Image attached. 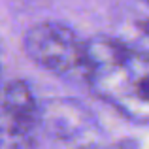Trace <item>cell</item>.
Returning a JSON list of instances; mask_svg holds the SVG:
<instances>
[{
	"label": "cell",
	"mask_w": 149,
	"mask_h": 149,
	"mask_svg": "<svg viewBox=\"0 0 149 149\" xmlns=\"http://www.w3.org/2000/svg\"><path fill=\"white\" fill-rule=\"evenodd\" d=\"M83 81L127 119L149 125V51L109 36L91 38Z\"/></svg>",
	"instance_id": "cell-1"
},
{
	"label": "cell",
	"mask_w": 149,
	"mask_h": 149,
	"mask_svg": "<svg viewBox=\"0 0 149 149\" xmlns=\"http://www.w3.org/2000/svg\"><path fill=\"white\" fill-rule=\"evenodd\" d=\"M23 49L44 70L62 77L85 79L87 40L58 21L32 25L23 36Z\"/></svg>",
	"instance_id": "cell-2"
},
{
	"label": "cell",
	"mask_w": 149,
	"mask_h": 149,
	"mask_svg": "<svg viewBox=\"0 0 149 149\" xmlns=\"http://www.w3.org/2000/svg\"><path fill=\"white\" fill-rule=\"evenodd\" d=\"M42 106L25 81L0 83V149H38Z\"/></svg>",
	"instance_id": "cell-3"
},
{
	"label": "cell",
	"mask_w": 149,
	"mask_h": 149,
	"mask_svg": "<svg viewBox=\"0 0 149 149\" xmlns=\"http://www.w3.org/2000/svg\"><path fill=\"white\" fill-rule=\"evenodd\" d=\"M77 149H140V146L132 138H121V140H96L95 138Z\"/></svg>",
	"instance_id": "cell-4"
},
{
	"label": "cell",
	"mask_w": 149,
	"mask_h": 149,
	"mask_svg": "<svg viewBox=\"0 0 149 149\" xmlns=\"http://www.w3.org/2000/svg\"><path fill=\"white\" fill-rule=\"evenodd\" d=\"M143 2H147V6H149V0H143Z\"/></svg>",
	"instance_id": "cell-5"
}]
</instances>
